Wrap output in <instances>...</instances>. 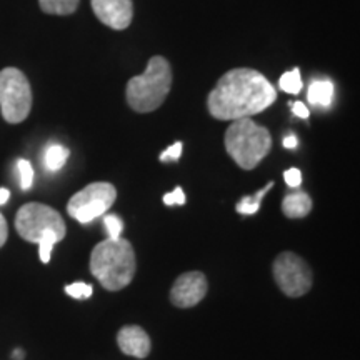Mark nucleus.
Returning <instances> with one entry per match:
<instances>
[{
	"label": "nucleus",
	"mask_w": 360,
	"mask_h": 360,
	"mask_svg": "<svg viewBox=\"0 0 360 360\" xmlns=\"http://www.w3.org/2000/svg\"><path fill=\"white\" fill-rule=\"evenodd\" d=\"M225 150L244 170H252L262 162L272 148V135L250 117L232 120L225 132Z\"/></svg>",
	"instance_id": "obj_5"
},
{
	"label": "nucleus",
	"mask_w": 360,
	"mask_h": 360,
	"mask_svg": "<svg viewBox=\"0 0 360 360\" xmlns=\"http://www.w3.org/2000/svg\"><path fill=\"white\" fill-rule=\"evenodd\" d=\"M297 143H299V141H297V137L294 134L287 135V137L283 139V147H285V148H295Z\"/></svg>",
	"instance_id": "obj_26"
},
{
	"label": "nucleus",
	"mask_w": 360,
	"mask_h": 360,
	"mask_svg": "<svg viewBox=\"0 0 360 360\" xmlns=\"http://www.w3.org/2000/svg\"><path fill=\"white\" fill-rule=\"evenodd\" d=\"M92 292H94L92 285H89V283H84V282H75L65 287V294L79 300L89 299V297L92 295Z\"/></svg>",
	"instance_id": "obj_19"
},
{
	"label": "nucleus",
	"mask_w": 360,
	"mask_h": 360,
	"mask_svg": "<svg viewBox=\"0 0 360 360\" xmlns=\"http://www.w3.org/2000/svg\"><path fill=\"white\" fill-rule=\"evenodd\" d=\"M135 250L127 238H107L90 254V272L105 290L119 292L134 281Z\"/></svg>",
	"instance_id": "obj_2"
},
{
	"label": "nucleus",
	"mask_w": 360,
	"mask_h": 360,
	"mask_svg": "<svg viewBox=\"0 0 360 360\" xmlns=\"http://www.w3.org/2000/svg\"><path fill=\"white\" fill-rule=\"evenodd\" d=\"M70 152L69 148H65L60 143H52L45 148V154H44V165L49 172H57L65 165L67 159H69Z\"/></svg>",
	"instance_id": "obj_14"
},
{
	"label": "nucleus",
	"mask_w": 360,
	"mask_h": 360,
	"mask_svg": "<svg viewBox=\"0 0 360 360\" xmlns=\"http://www.w3.org/2000/svg\"><path fill=\"white\" fill-rule=\"evenodd\" d=\"M8 237V227H7V220L0 214V247L6 245Z\"/></svg>",
	"instance_id": "obj_25"
},
{
	"label": "nucleus",
	"mask_w": 360,
	"mask_h": 360,
	"mask_svg": "<svg viewBox=\"0 0 360 360\" xmlns=\"http://www.w3.org/2000/svg\"><path fill=\"white\" fill-rule=\"evenodd\" d=\"M11 199V192L7 188H0V205H6Z\"/></svg>",
	"instance_id": "obj_27"
},
{
	"label": "nucleus",
	"mask_w": 360,
	"mask_h": 360,
	"mask_svg": "<svg viewBox=\"0 0 360 360\" xmlns=\"http://www.w3.org/2000/svg\"><path fill=\"white\" fill-rule=\"evenodd\" d=\"M209 283L199 270H192L177 277L170 289V302L179 309H191L205 299Z\"/></svg>",
	"instance_id": "obj_9"
},
{
	"label": "nucleus",
	"mask_w": 360,
	"mask_h": 360,
	"mask_svg": "<svg viewBox=\"0 0 360 360\" xmlns=\"http://www.w3.org/2000/svg\"><path fill=\"white\" fill-rule=\"evenodd\" d=\"M80 0H39V6L51 15H70L77 11Z\"/></svg>",
	"instance_id": "obj_15"
},
{
	"label": "nucleus",
	"mask_w": 360,
	"mask_h": 360,
	"mask_svg": "<svg viewBox=\"0 0 360 360\" xmlns=\"http://www.w3.org/2000/svg\"><path fill=\"white\" fill-rule=\"evenodd\" d=\"M17 167H19V172H20V186L24 191H29L30 187H32L34 184V167L32 164H30L29 160L25 159H20L19 164H17Z\"/></svg>",
	"instance_id": "obj_18"
},
{
	"label": "nucleus",
	"mask_w": 360,
	"mask_h": 360,
	"mask_svg": "<svg viewBox=\"0 0 360 360\" xmlns=\"http://www.w3.org/2000/svg\"><path fill=\"white\" fill-rule=\"evenodd\" d=\"M272 272L278 289L287 297H302L312 289V269L294 252H282L274 262Z\"/></svg>",
	"instance_id": "obj_8"
},
{
	"label": "nucleus",
	"mask_w": 360,
	"mask_h": 360,
	"mask_svg": "<svg viewBox=\"0 0 360 360\" xmlns=\"http://www.w3.org/2000/svg\"><path fill=\"white\" fill-rule=\"evenodd\" d=\"M277 101L274 85L254 69L238 67L219 79L207 98L210 115L217 120H238L257 115Z\"/></svg>",
	"instance_id": "obj_1"
},
{
	"label": "nucleus",
	"mask_w": 360,
	"mask_h": 360,
	"mask_svg": "<svg viewBox=\"0 0 360 360\" xmlns=\"http://www.w3.org/2000/svg\"><path fill=\"white\" fill-rule=\"evenodd\" d=\"M278 87L287 94H294V96L295 94H299L304 87L302 77H300V70L294 69L290 72H285V74L281 77V80H278Z\"/></svg>",
	"instance_id": "obj_17"
},
{
	"label": "nucleus",
	"mask_w": 360,
	"mask_h": 360,
	"mask_svg": "<svg viewBox=\"0 0 360 360\" xmlns=\"http://www.w3.org/2000/svg\"><path fill=\"white\" fill-rule=\"evenodd\" d=\"M115 187L109 182H94L70 197L67 212L80 224H90L114 205Z\"/></svg>",
	"instance_id": "obj_7"
},
{
	"label": "nucleus",
	"mask_w": 360,
	"mask_h": 360,
	"mask_svg": "<svg viewBox=\"0 0 360 360\" xmlns=\"http://www.w3.org/2000/svg\"><path fill=\"white\" fill-rule=\"evenodd\" d=\"M117 344L125 355L135 359H146L150 354L152 342L150 337L142 327L127 326L122 327L117 334Z\"/></svg>",
	"instance_id": "obj_11"
},
{
	"label": "nucleus",
	"mask_w": 360,
	"mask_h": 360,
	"mask_svg": "<svg viewBox=\"0 0 360 360\" xmlns=\"http://www.w3.org/2000/svg\"><path fill=\"white\" fill-rule=\"evenodd\" d=\"M180 155H182V142H175L172 147H169L167 150L162 152L160 160H162V162H165L167 159L177 160V159H180Z\"/></svg>",
	"instance_id": "obj_23"
},
{
	"label": "nucleus",
	"mask_w": 360,
	"mask_h": 360,
	"mask_svg": "<svg viewBox=\"0 0 360 360\" xmlns=\"http://www.w3.org/2000/svg\"><path fill=\"white\" fill-rule=\"evenodd\" d=\"M103 225H105V231L109 233V238H120V233L124 231V222L120 217L110 214L103 217Z\"/></svg>",
	"instance_id": "obj_20"
},
{
	"label": "nucleus",
	"mask_w": 360,
	"mask_h": 360,
	"mask_svg": "<svg viewBox=\"0 0 360 360\" xmlns=\"http://www.w3.org/2000/svg\"><path fill=\"white\" fill-rule=\"evenodd\" d=\"M32 109V89L25 74L15 67L0 70V110L8 124H20Z\"/></svg>",
	"instance_id": "obj_6"
},
{
	"label": "nucleus",
	"mask_w": 360,
	"mask_h": 360,
	"mask_svg": "<svg viewBox=\"0 0 360 360\" xmlns=\"http://www.w3.org/2000/svg\"><path fill=\"white\" fill-rule=\"evenodd\" d=\"M312 210V199L309 193L295 192L289 193L282 202V212L287 219H304Z\"/></svg>",
	"instance_id": "obj_12"
},
{
	"label": "nucleus",
	"mask_w": 360,
	"mask_h": 360,
	"mask_svg": "<svg viewBox=\"0 0 360 360\" xmlns=\"http://www.w3.org/2000/svg\"><path fill=\"white\" fill-rule=\"evenodd\" d=\"M272 187H274V182H269L267 186H265L262 191H259L257 193H255L254 197H244V199H242L237 204V212L242 214V215H254V214H257L259 209H260V204H262L264 195Z\"/></svg>",
	"instance_id": "obj_16"
},
{
	"label": "nucleus",
	"mask_w": 360,
	"mask_h": 360,
	"mask_svg": "<svg viewBox=\"0 0 360 360\" xmlns=\"http://www.w3.org/2000/svg\"><path fill=\"white\" fill-rule=\"evenodd\" d=\"M290 105H292V112H294L297 117H300V119H307V117L310 115L307 105H304L302 102H294V103H290Z\"/></svg>",
	"instance_id": "obj_24"
},
{
	"label": "nucleus",
	"mask_w": 360,
	"mask_h": 360,
	"mask_svg": "<svg viewBox=\"0 0 360 360\" xmlns=\"http://www.w3.org/2000/svg\"><path fill=\"white\" fill-rule=\"evenodd\" d=\"M15 229L24 240L39 244V255L44 264L51 262L53 245L64 240L67 233L62 215L40 202H29L20 207L15 217Z\"/></svg>",
	"instance_id": "obj_3"
},
{
	"label": "nucleus",
	"mask_w": 360,
	"mask_h": 360,
	"mask_svg": "<svg viewBox=\"0 0 360 360\" xmlns=\"http://www.w3.org/2000/svg\"><path fill=\"white\" fill-rule=\"evenodd\" d=\"M172 87V69L167 58L154 56L142 75H135L125 87V98L130 109L139 114L154 112L167 98Z\"/></svg>",
	"instance_id": "obj_4"
},
{
	"label": "nucleus",
	"mask_w": 360,
	"mask_h": 360,
	"mask_svg": "<svg viewBox=\"0 0 360 360\" xmlns=\"http://www.w3.org/2000/svg\"><path fill=\"white\" fill-rule=\"evenodd\" d=\"M334 84L330 80H315L310 84L307 98L312 105L317 107H328L334 98Z\"/></svg>",
	"instance_id": "obj_13"
},
{
	"label": "nucleus",
	"mask_w": 360,
	"mask_h": 360,
	"mask_svg": "<svg viewBox=\"0 0 360 360\" xmlns=\"http://www.w3.org/2000/svg\"><path fill=\"white\" fill-rule=\"evenodd\" d=\"M92 11L102 24L114 30H124L132 24V0H90Z\"/></svg>",
	"instance_id": "obj_10"
},
{
	"label": "nucleus",
	"mask_w": 360,
	"mask_h": 360,
	"mask_svg": "<svg viewBox=\"0 0 360 360\" xmlns=\"http://www.w3.org/2000/svg\"><path fill=\"white\" fill-rule=\"evenodd\" d=\"M164 204L165 205H184L186 204V193H184V191L180 187H175L174 192L165 193Z\"/></svg>",
	"instance_id": "obj_21"
},
{
	"label": "nucleus",
	"mask_w": 360,
	"mask_h": 360,
	"mask_svg": "<svg viewBox=\"0 0 360 360\" xmlns=\"http://www.w3.org/2000/svg\"><path fill=\"white\" fill-rule=\"evenodd\" d=\"M283 180L289 187H299L302 184V172L299 169H289L283 172Z\"/></svg>",
	"instance_id": "obj_22"
}]
</instances>
